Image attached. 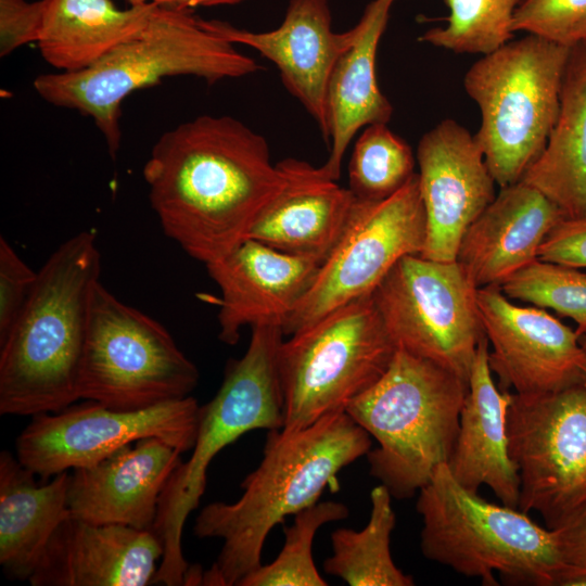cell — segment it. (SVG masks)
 Here are the masks:
<instances>
[{"instance_id": "cell-19", "label": "cell", "mask_w": 586, "mask_h": 586, "mask_svg": "<svg viewBox=\"0 0 586 586\" xmlns=\"http://www.w3.org/2000/svg\"><path fill=\"white\" fill-rule=\"evenodd\" d=\"M149 530L94 524L66 518L51 536L34 573L33 586H145L163 557Z\"/></svg>"}, {"instance_id": "cell-37", "label": "cell", "mask_w": 586, "mask_h": 586, "mask_svg": "<svg viewBox=\"0 0 586 586\" xmlns=\"http://www.w3.org/2000/svg\"><path fill=\"white\" fill-rule=\"evenodd\" d=\"M557 531L562 559L566 566L562 579L571 574H586V511Z\"/></svg>"}, {"instance_id": "cell-15", "label": "cell", "mask_w": 586, "mask_h": 586, "mask_svg": "<svg viewBox=\"0 0 586 586\" xmlns=\"http://www.w3.org/2000/svg\"><path fill=\"white\" fill-rule=\"evenodd\" d=\"M476 302L500 390L538 395L586 382V352L575 330L544 308L512 303L499 285L479 288Z\"/></svg>"}, {"instance_id": "cell-32", "label": "cell", "mask_w": 586, "mask_h": 586, "mask_svg": "<svg viewBox=\"0 0 586 586\" xmlns=\"http://www.w3.org/2000/svg\"><path fill=\"white\" fill-rule=\"evenodd\" d=\"M499 286L510 300L550 308L573 319L576 334L586 340V272L537 258Z\"/></svg>"}, {"instance_id": "cell-25", "label": "cell", "mask_w": 586, "mask_h": 586, "mask_svg": "<svg viewBox=\"0 0 586 586\" xmlns=\"http://www.w3.org/2000/svg\"><path fill=\"white\" fill-rule=\"evenodd\" d=\"M8 450L0 453V564L11 579L29 581L58 526L71 515V474L37 483Z\"/></svg>"}, {"instance_id": "cell-6", "label": "cell", "mask_w": 586, "mask_h": 586, "mask_svg": "<svg viewBox=\"0 0 586 586\" xmlns=\"http://www.w3.org/2000/svg\"><path fill=\"white\" fill-rule=\"evenodd\" d=\"M423 556L483 585H559L566 573L557 530L459 484L447 463L419 491Z\"/></svg>"}, {"instance_id": "cell-16", "label": "cell", "mask_w": 586, "mask_h": 586, "mask_svg": "<svg viewBox=\"0 0 586 586\" xmlns=\"http://www.w3.org/2000/svg\"><path fill=\"white\" fill-rule=\"evenodd\" d=\"M417 162L426 221L420 256L454 262L466 230L494 201L496 182L474 135L454 119L422 136Z\"/></svg>"}, {"instance_id": "cell-28", "label": "cell", "mask_w": 586, "mask_h": 586, "mask_svg": "<svg viewBox=\"0 0 586 586\" xmlns=\"http://www.w3.org/2000/svg\"><path fill=\"white\" fill-rule=\"evenodd\" d=\"M392 495L382 484L370 494L371 510L364 528H337L331 534L332 555L323 570L351 586H412L415 582L396 566L391 553L395 526Z\"/></svg>"}, {"instance_id": "cell-8", "label": "cell", "mask_w": 586, "mask_h": 586, "mask_svg": "<svg viewBox=\"0 0 586 586\" xmlns=\"http://www.w3.org/2000/svg\"><path fill=\"white\" fill-rule=\"evenodd\" d=\"M571 49L528 34L467 72L464 89L482 117L474 137L500 188L522 180L543 153L558 119Z\"/></svg>"}, {"instance_id": "cell-3", "label": "cell", "mask_w": 586, "mask_h": 586, "mask_svg": "<svg viewBox=\"0 0 586 586\" xmlns=\"http://www.w3.org/2000/svg\"><path fill=\"white\" fill-rule=\"evenodd\" d=\"M95 233L80 231L47 259L0 341V415L58 412L79 399L90 303L100 281Z\"/></svg>"}, {"instance_id": "cell-21", "label": "cell", "mask_w": 586, "mask_h": 586, "mask_svg": "<svg viewBox=\"0 0 586 586\" xmlns=\"http://www.w3.org/2000/svg\"><path fill=\"white\" fill-rule=\"evenodd\" d=\"M279 165L286 182L258 214L246 239L320 266L345 231L356 200L321 167L295 158Z\"/></svg>"}, {"instance_id": "cell-9", "label": "cell", "mask_w": 586, "mask_h": 586, "mask_svg": "<svg viewBox=\"0 0 586 586\" xmlns=\"http://www.w3.org/2000/svg\"><path fill=\"white\" fill-rule=\"evenodd\" d=\"M396 351L372 294L291 334L278 349L281 429L300 430L345 411L385 373Z\"/></svg>"}, {"instance_id": "cell-24", "label": "cell", "mask_w": 586, "mask_h": 586, "mask_svg": "<svg viewBox=\"0 0 586 586\" xmlns=\"http://www.w3.org/2000/svg\"><path fill=\"white\" fill-rule=\"evenodd\" d=\"M395 0H372L353 27L354 40L333 71L328 92L330 150L320 166L333 180L341 175L344 154L354 136L371 124H387L393 106L375 76L380 38Z\"/></svg>"}, {"instance_id": "cell-22", "label": "cell", "mask_w": 586, "mask_h": 586, "mask_svg": "<svg viewBox=\"0 0 586 586\" xmlns=\"http://www.w3.org/2000/svg\"><path fill=\"white\" fill-rule=\"evenodd\" d=\"M564 218L557 204L524 181L501 187L466 230L456 260L477 288L500 285L538 258L544 239Z\"/></svg>"}, {"instance_id": "cell-2", "label": "cell", "mask_w": 586, "mask_h": 586, "mask_svg": "<svg viewBox=\"0 0 586 586\" xmlns=\"http://www.w3.org/2000/svg\"><path fill=\"white\" fill-rule=\"evenodd\" d=\"M370 448V435L346 411L300 430H270L262 461L241 483L242 496L234 502H211L195 519L198 538L222 540L201 585H238L262 565L272 527L316 504L327 486L336 484L337 473Z\"/></svg>"}, {"instance_id": "cell-12", "label": "cell", "mask_w": 586, "mask_h": 586, "mask_svg": "<svg viewBox=\"0 0 586 586\" xmlns=\"http://www.w3.org/2000/svg\"><path fill=\"white\" fill-rule=\"evenodd\" d=\"M509 454L520 482L518 509L560 530L586 511V382L538 394L511 393Z\"/></svg>"}, {"instance_id": "cell-36", "label": "cell", "mask_w": 586, "mask_h": 586, "mask_svg": "<svg viewBox=\"0 0 586 586\" xmlns=\"http://www.w3.org/2000/svg\"><path fill=\"white\" fill-rule=\"evenodd\" d=\"M538 259L586 268V216L564 218L546 235Z\"/></svg>"}, {"instance_id": "cell-1", "label": "cell", "mask_w": 586, "mask_h": 586, "mask_svg": "<svg viewBox=\"0 0 586 586\" xmlns=\"http://www.w3.org/2000/svg\"><path fill=\"white\" fill-rule=\"evenodd\" d=\"M142 173L164 233L205 265L246 239L286 182L262 135L206 114L164 132Z\"/></svg>"}, {"instance_id": "cell-4", "label": "cell", "mask_w": 586, "mask_h": 586, "mask_svg": "<svg viewBox=\"0 0 586 586\" xmlns=\"http://www.w3.org/2000/svg\"><path fill=\"white\" fill-rule=\"evenodd\" d=\"M259 68L233 43L202 27L192 10L156 5L138 36L91 66L41 74L33 85L46 102L92 118L115 158L122 139L120 106L130 93L165 77L195 76L213 85Z\"/></svg>"}, {"instance_id": "cell-14", "label": "cell", "mask_w": 586, "mask_h": 586, "mask_svg": "<svg viewBox=\"0 0 586 586\" xmlns=\"http://www.w3.org/2000/svg\"><path fill=\"white\" fill-rule=\"evenodd\" d=\"M199 411L192 396L138 410H117L93 400L72 404L33 416L16 438V457L46 480L68 469L92 467L149 437L186 453L195 443Z\"/></svg>"}, {"instance_id": "cell-29", "label": "cell", "mask_w": 586, "mask_h": 586, "mask_svg": "<svg viewBox=\"0 0 586 586\" xmlns=\"http://www.w3.org/2000/svg\"><path fill=\"white\" fill-rule=\"evenodd\" d=\"M416 174L411 148L387 124H371L357 138L348 165V189L359 202H381Z\"/></svg>"}, {"instance_id": "cell-41", "label": "cell", "mask_w": 586, "mask_h": 586, "mask_svg": "<svg viewBox=\"0 0 586 586\" xmlns=\"http://www.w3.org/2000/svg\"><path fill=\"white\" fill-rule=\"evenodd\" d=\"M581 42L584 43V44L586 46V34H585V36H584V38H583V40H582ZM581 42H579V43H581Z\"/></svg>"}, {"instance_id": "cell-26", "label": "cell", "mask_w": 586, "mask_h": 586, "mask_svg": "<svg viewBox=\"0 0 586 586\" xmlns=\"http://www.w3.org/2000/svg\"><path fill=\"white\" fill-rule=\"evenodd\" d=\"M156 8H117L112 0H43L37 46L42 59L60 72L87 68L138 36Z\"/></svg>"}, {"instance_id": "cell-39", "label": "cell", "mask_w": 586, "mask_h": 586, "mask_svg": "<svg viewBox=\"0 0 586 586\" xmlns=\"http://www.w3.org/2000/svg\"><path fill=\"white\" fill-rule=\"evenodd\" d=\"M129 7H136V5H142L148 2H151V0H124Z\"/></svg>"}, {"instance_id": "cell-10", "label": "cell", "mask_w": 586, "mask_h": 586, "mask_svg": "<svg viewBox=\"0 0 586 586\" xmlns=\"http://www.w3.org/2000/svg\"><path fill=\"white\" fill-rule=\"evenodd\" d=\"M199 371L169 332L99 281L92 292L78 378L79 399L138 410L184 398Z\"/></svg>"}, {"instance_id": "cell-23", "label": "cell", "mask_w": 586, "mask_h": 586, "mask_svg": "<svg viewBox=\"0 0 586 586\" xmlns=\"http://www.w3.org/2000/svg\"><path fill=\"white\" fill-rule=\"evenodd\" d=\"M488 352L489 343L484 336L470 370L456 445L447 466L467 489L477 493L486 485L501 504L518 509L520 482L507 433L512 392L495 384Z\"/></svg>"}, {"instance_id": "cell-18", "label": "cell", "mask_w": 586, "mask_h": 586, "mask_svg": "<svg viewBox=\"0 0 586 586\" xmlns=\"http://www.w3.org/2000/svg\"><path fill=\"white\" fill-rule=\"evenodd\" d=\"M206 266L220 291L219 339L234 345L245 326H283L309 289L319 264L245 239L222 258Z\"/></svg>"}, {"instance_id": "cell-17", "label": "cell", "mask_w": 586, "mask_h": 586, "mask_svg": "<svg viewBox=\"0 0 586 586\" xmlns=\"http://www.w3.org/2000/svg\"><path fill=\"white\" fill-rule=\"evenodd\" d=\"M199 23L275 63L284 87L315 119L330 146L329 85L339 59L354 40V29L333 31L328 0H291L281 25L269 31L255 33L218 20L199 18Z\"/></svg>"}, {"instance_id": "cell-13", "label": "cell", "mask_w": 586, "mask_h": 586, "mask_svg": "<svg viewBox=\"0 0 586 586\" xmlns=\"http://www.w3.org/2000/svg\"><path fill=\"white\" fill-rule=\"evenodd\" d=\"M425 234V212L418 173L384 201L356 200L341 239L283 323L284 335L300 331L339 307L371 295L400 258L421 254Z\"/></svg>"}, {"instance_id": "cell-35", "label": "cell", "mask_w": 586, "mask_h": 586, "mask_svg": "<svg viewBox=\"0 0 586 586\" xmlns=\"http://www.w3.org/2000/svg\"><path fill=\"white\" fill-rule=\"evenodd\" d=\"M43 0H0V56L29 42H37L41 29Z\"/></svg>"}, {"instance_id": "cell-20", "label": "cell", "mask_w": 586, "mask_h": 586, "mask_svg": "<svg viewBox=\"0 0 586 586\" xmlns=\"http://www.w3.org/2000/svg\"><path fill=\"white\" fill-rule=\"evenodd\" d=\"M181 454L167 442L149 437L92 467L74 469L67 493L71 514L94 524L151 531Z\"/></svg>"}, {"instance_id": "cell-5", "label": "cell", "mask_w": 586, "mask_h": 586, "mask_svg": "<svg viewBox=\"0 0 586 586\" xmlns=\"http://www.w3.org/2000/svg\"><path fill=\"white\" fill-rule=\"evenodd\" d=\"M468 382L426 359L397 349L385 373L346 408L372 436L370 474L392 497H412L448 463Z\"/></svg>"}, {"instance_id": "cell-33", "label": "cell", "mask_w": 586, "mask_h": 586, "mask_svg": "<svg viewBox=\"0 0 586 586\" xmlns=\"http://www.w3.org/2000/svg\"><path fill=\"white\" fill-rule=\"evenodd\" d=\"M513 30L572 48L586 34V0H522L515 11Z\"/></svg>"}, {"instance_id": "cell-34", "label": "cell", "mask_w": 586, "mask_h": 586, "mask_svg": "<svg viewBox=\"0 0 586 586\" xmlns=\"http://www.w3.org/2000/svg\"><path fill=\"white\" fill-rule=\"evenodd\" d=\"M37 279L35 272L3 238H0V341L10 332Z\"/></svg>"}, {"instance_id": "cell-31", "label": "cell", "mask_w": 586, "mask_h": 586, "mask_svg": "<svg viewBox=\"0 0 586 586\" xmlns=\"http://www.w3.org/2000/svg\"><path fill=\"white\" fill-rule=\"evenodd\" d=\"M522 0H445L447 25L425 31L420 41L456 53L489 54L513 38Z\"/></svg>"}, {"instance_id": "cell-30", "label": "cell", "mask_w": 586, "mask_h": 586, "mask_svg": "<svg viewBox=\"0 0 586 586\" xmlns=\"http://www.w3.org/2000/svg\"><path fill=\"white\" fill-rule=\"evenodd\" d=\"M348 508L339 501L316 502L295 514L292 525L284 527V544L269 564L246 574L238 586H326L313 560V542L326 523L346 519Z\"/></svg>"}, {"instance_id": "cell-7", "label": "cell", "mask_w": 586, "mask_h": 586, "mask_svg": "<svg viewBox=\"0 0 586 586\" xmlns=\"http://www.w3.org/2000/svg\"><path fill=\"white\" fill-rule=\"evenodd\" d=\"M251 328L246 352L228 364L218 392L200 407L191 456L180 462L161 495L151 531L164 551L152 584L186 583L190 566L181 549L183 525L205 492L206 472L214 457L252 430L283 426L278 349L284 333L273 323Z\"/></svg>"}, {"instance_id": "cell-40", "label": "cell", "mask_w": 586, "mask_h": 586, "mask_svg": "<svg viewBox=\"0 0 586 586\" xmlns=\"http://www.w3.org/2000/svg\"><path fill=\"white\" fill-rule=\"evenodd\" d=\"M581 342H582V345H583V347H584V349H585V352H586V340H582V339H581Z\"/></svg>"}, {"instance_id": "cell-38", "label": "cell", "mask_w": 586, "mask_h": 586, "mask_svg": "<svg viewBox=\"0 0 586 586\" xmlns=\"http://www.w3.org/2000/svg\"><path fill=\"white\" fill-rule=\"evenodd\" d=\"M157 7L177 9V10H192L198 7H213L221 4H235L242 0H151Z\"/></svg>"}, {"instance_id": "cell-27", "label": "cell", "mask_w": 586, "mask_h": 586, "mask_svg": "<svg viewBox=\"0 0 586 586\" xmlns=\"http://www.w3.org/2000/svg\"><path fill=\"white\" fill-rule=\"evenodd\" d=\"M522 181L557 204L565 218L586 216V46L582 42L571 49L557 123Z\"/></svg>"}, {"instance_id": "cell-11", "label": "cell", "mask_w": 586, "mask_h": 586, "mask_svg": "<svg viewBox=\"0 0 586 586\" xmlns=\"http://www.w3.org/2000/svg\"><path fill=\"white\" fill-rule=\"evenodd\" d=\"M477 286L457 262L400 258L372 293L397 349L432 361L462 380L485 336Z\"/></svg>"}]
</instances>
